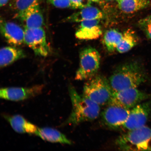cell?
I'll list each match as a JSON object with an SVG mask.
<instances>
[{
  "mask_svg": "<svg viewBox=\"0 0 151 151\" xmlns=\"http://www.w3.org/2000/svg\"><path fill=\"white\" fill-rule=\"evenodd\" d=\"M108 80L114 91L117 92L137 88L146 82L147 76L142 65L133 61L119 66Z\"/></svg>",
  "mask_w": 151,
  "mask_h": 151,
  "instance_id": "cell-1",
  "label": "cell"
},
{
  "mask_svg": "<svg viewBox=\"0 0 151 151\" xmlns=\"http://www.w3.org/2000/svg\"><path fill=\"white\" fill-rule=\"evenodd\" d=\"M72 110L65 123L77 125L82 123L92 121L99 116L100 106L84 95L78 93L73 86L69 88Z\"/></svg>",
  "mask_w": 151,
  "mask_h": 151,
  "instance_id": "cell-2",
  "label": "cell"
},
{
  "mask_svg": "<svg viewBox=\"0 0 151 151\" xmlns=\"http://www.w3.org/2000/svg\"><path fill=\"white\" fill-rule=\"evenodd\" d=\"M114 93L108 79L103 76L96 75L85 84L83 94L101 106L111 102Z\"/></svg>",
  "mask_w": 151,
  "mask_h": 151,
  "instance_id": "cell-3",
  "label": "cell"
},
{
  "mask_svg": "<svg viewBox=\"0 0 151 151\" xmlns=\"http://www.w3.org/2000/svg\"><path fill=\"white\" fill-rule=\"evenodd\" d=\"M116 144L124 151H151V128L146 126L128 131L118 137Z\"/></svg>",
  "mask_w": 151,
  "mask_h": 151,
  "instance_id": "cell-4",
  "label": "cell"
},
{
  "mask_svg": "<svg viewBox=\"0 0 151 151\" xmlns=\"http://www.w3.org/2000/svg\"><path fill=\"white\" fill-rule=\"evenodd\" d=\"M101 56L98 51L92 47L83 49L80 55V65L76 74L78 81L89 80L96 75L99 70Z\"/></svg>",
  "mask_w": 151,
  "mask_h": 151,
  "instance_id": "cell-5",
  "label": "cell"
},
{
  "mask_svg": "<svg viewBox=\"0 0 151 151\" xmlns=\"http://www.w3.org/2000/svg\"><path fill=\"white\" fill-rule=\"evenodd\" d=\"M130 111V109L112 100L101 113L102 122L109 128L118 129L123 126Z\"/></svg>",
  "mask_w": 151,
  "mask_h": 151,
  "instance_id": "cell-6",
  "label": "cell"
},
{
  "mask_svg": "<svg viewBox=\"0 0 151 151\" xmlns=\"http://www.w3.org/2000/svg\"><path fill=\"white\" fill-rule=\"evenodd\" d=\"M24 43L37 55L45 57L50 52L46 33L42 27L24 28Z\"/></svg>",
  "mask_w": 151,
  "mask_h": 151,
  "instance_id": "cell-7",
  "label": "cell"
},
{
  "mask_svg": "<svg viewBox=\"0 0 151 151\" xmlns=\"http://www.w3.org/2000/svg\"><path fill=\"white\" fill-rule=\"evenodd\" d=\"M151 115V101L142 102L130 109L123 128L128 131L145 126Z\"/></svg>",
  "mask_w": 151,
  "mask_h": 151,
  "instance_id": "cell-8",
  "label": "cell"
},
{
  "mask_svg": "<svg viewBox=\"0 0 151 151\" xmlns=\"http://www.w3.org/2000/svg\"><path fill=\"white\" fill-rule=\"evenodd\" d=\"M150 97V94L141 91L137 88H132L114 92L113 100L125 108L131 109Z\"/></svg>",
  "mask_w": 151,
  "mask_h": 151,
  "instance_id": "cell-9",
  "label": "cell"
},
{
  "mask_svg": "<svg viewBox=\"0 0 151 151\" xmlns=\"http://www.w3.org/2000/svg\"><path fill=\"white\" fill-rule=\"evenodd\" d=\"M43 88V85H38L29 88H3L0 91V97L13 101H24L39 95Z\"/></svg>",
  "mask_w": 151,
  "mask_h": 151,
  "instance_id": "cell-10",
  "label": "cell"
},
{
  "mask_svg": "<svg viewBox=\"0 0 151 151\" xmlns=\"http://www.w3.org/2000/svg\"><path fill=\"white\" fill-rule=\"evenodd\" d=\"M17 17L24 24V28L42 27L44 18L39 3L17 14Z\"/></svg>",
  "mask_w": 151,
  "mask_h": 151,
  "instance_id": "cell-11",
  "label": "cell"
},
{
  "mask_svg": "<svg viewBox=\"0 0 151 151\" xmlns=\"http://www.w3.org/2000/svg\"><path fill=\"white\" fill-rule=\"evenodd\" d=\"M1 31L7 42L13 46H19L24 42V30L18 24L1 19Z\"/></svg>",
  "mask_w": 151,
  "mask_h": 151,
  "instance_id": "cell-12",
  "label": "cell"
},
{
  "mask_svg": "<svg viewBox=\"0 0 151 151\" xmlns=\"http://www.w3.org/2000/svg\"><path fill=\"white\" fill-rule=\"evenodd\" d=\"M100 20H93L81 22L80 27L76 32V37L83 40H93L99 38L102 33Z\"/></svg>",
  "mask_w": 151,
  "mask_h": 151,
  "instance_id": "cell-13",
  "label": "cell"
},
{
  "mask_svg": "<svg viewBox=\"0 0 151 151\" xmlns=\"http://www.w3.org/2000/svg\"><path fill=\"white\" fill-rule=\"evenodd\" d=\"M103 13L100 9L91 5L81 9L65 19V21L70 22H81L93 20H101L104 18Z\"/></svg>",
  "mask_w": 151,
  "mask_h": 151,
  "instance_id": "cell-14",
  "label": "cell"
},
{
  "mask_svg": "<svg viewBox=\"0 0 151 151\" xmlns=\"http://www.w3.org/2000/svg\"><path fill=\"white\" fill-rule=\"evenodd\" d=\"M4 117L8 121L13 129L19 133L35 134L38 128L20 115L6 116Z\"/></svg>",
  "mask_w": 151,
  "mask_h": 151,
  "instance_id": "cell-15",
  "label": "cell"
},
{
  "mask_svg": "<svg viewBox=\"0 0 151 151\" xmlns=\"http://www.w3.org/2000/svg\"><path fill=\"white\" fill-rule=\"evenodd\" d=\"M25 56L21 49L12 46L3 47L0 51V66L1 68L6 67Z\"/></svg>",
  "mask_w": 151,
  "mask_h": 151,
  "instance_id": "cell-16",
  "label": "cell"
},
{
  "mask_svg": "<svg viewBox=\"0 0 151 151\" xmlns=\"http://www.w3.org/2000/svg\"><path fill=\"white\" fill-rule=\"evenodd\" d=\"M35 134L41 138L52 143L71 145L72 142L58 130L50 127L38 128Z\"/></svg>",
  "mask_w": 151,
  "mask_h": 151,
  "instance_id": "cell-17",
  "label": "cell"
},
{
  "mask_svg": "<svg viewBox=\"0 0 151 151\" xmlns=\"http://www.w3.org/2000/svg\"><path fill=\"white\" fill-rule=\"evenodd\" d=\"M119 9L127 14H133L150 6V0H116Z\"/></svg>",
  "mask_w": 151,
  "mask_h": 151,
  "instance_id": "cell-18",
  "label": "cell"
},
{
  "mask_svg": "<svg viewBox=\"0 0 151 151\" xmlns=\"http://www.w3.org/2000/svg\"><path fill=\"white\" fill-rule=\"evenodd\" d=\"M120 42L116 47V50L120 53L127 52L136 45L138 40L134 32L128 29L124 31Z\"/></svg>",
  "mask_w": 151,
  "mask_h": 151,
  "instance_id": "cell-19",
  "label": "cell"
},
{
  "mask_svg": "<svg viewBox=\"0 0 151 151\" xmlns=\"http://www.w3.org/2000/svg\"><path fill=\"white\" fill-rule=\"evenodd\" d=\"M123 33L115 29L108 30L104 37V43L107 50L112 52L116 50L118 45L122 38Z\"/></svg>",
  "mask_w": 151,
  "mask_h": 151,
  "instance_id": "cell-20",
  "label": "cell"
},
{
  "mask_svg": "<svg viewBox=\"0 0 151 151\" xmlns=\"http://www.w3.org/2000/svg\"><path fill=\"white\" fill-rule=\"evenodd\" d=\"M38 1L39 0H12L11 6L18 14L39 3Z\"/></svg>",
  "mask_w": 151,
  "mask_h": 151,
  "instance_id": "cell-21",
  "label": "cell"
},
{
  "mask_svg": "<svg viewBox=\"0 0 151 151\" xmlns=\"http://www.w3.org/2000/svg\"><path fill=\"white\" fill-rule=\"evenodd\" d=\"M138 25L147 38L151 40V15L139 20Z\"/></svg>",
  "mask_w": 151,
  "mask_h": 151,
  "instance_id": "cell-22",
  "label": "cell"
},
{
  "mask_svg": "<svg viewBox=\"0 0 151 151\" xmlns=\"http://www.w3.org/2000/svg\"><path fill=\"white\" fill-rule=\"evenodd\" d=\"M48 2L58 8L73 9V5L70 0H47Z\"/></svg>",
  "mask_w": 151,
  "mask_h": 151,
  "instance_id": "cell-23",
  "label": "cell"
},
{
  "mask_svg": "<svg viewBox=\"0 0 151 151\" xmlns=\"http://www.w3.org/2000/svg\"><path fill=\"white\" fill-rule=\"evenodd\" d=\"M73 5V9L84 8L91 4L90 0H70Z\"/></svg>",
  "mask_w": 151,
  "mask_h": 151,
  "instance_id": "cell-24",
  "label": "cell"
},
{
  "mask_svg": "<svg viewBox=\"0 0 151 151\" xmlns=\"http://www.w3.org/2000/svg\"><path fill=\"white\" fill-rule=\"evenodd\" d=\"M9 0H0V5L1 6H3L8 3Z\"/></svg>",
  "mask_w": 151,
  "mask_h": 151,
  "instance_id": "cell-25",
  "label": "cell"
}]
</instances>
